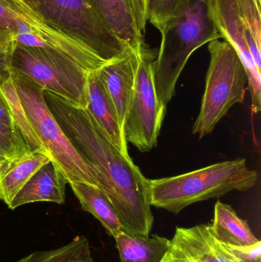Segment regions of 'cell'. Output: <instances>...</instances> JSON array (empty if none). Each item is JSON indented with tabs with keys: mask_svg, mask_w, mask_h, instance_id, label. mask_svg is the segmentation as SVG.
Masks as SVG:
<instances>
[{
	"mask_svg": "<svg viewBox=\"0 0 261 262\" xmlns=\"http://www.w3.org/2000/svg\"><path fill=\"white\" fill-rule=\"evenodd\" d=\"M136 57L134 89L123 129L127 142L141 152H149L157 145L167 108L161 105L155 90L154 51L144 41Z\"/></svg>",
	"mask_w": 261,
	"mask_h": 262,
	"instance_id": "cell-9",
	"label": "cell"
},
{
	"mask_svg": "<svg viewBox=\"0 0 261 262\" xmlns=\"http://www.w3.org/2000/svg\"><path fill=\"white\" fill-rule=\"evenodd\" d=\"M112 33L130 50L136 51L144 42L127 0H92Z\"/></svg>",
	"mask_w": 261,
	"mask_h": 262,
	"instance_id": "cell-15",
	"label": "cell"
},
{
	"mask_svg": "<svg viewBox=\"0 0 261 262\" xmlns=\"http://www.w3.org/2000/svg\"><path fill=\"white\" fill-rule=\"evenodd\" d=\"M209 227L215 238L226 246L248 247L260 241L231 206L220 201L215 206L214 219Z\"/></svg>",
	"mask_w": 261,
	"mask_h": 262,
	"instance_id": "cell-16",
	"label": "cell"
},
{
	"mask_svg": "<svg viewBox=\"0 0 261 262\" xmlns=\"http://www.w3.org/2000/svg\"><path fill=\"white\" fill-rule=\"evenodd\" d=\"M114 238L121 262H161L171 246V241L164 237L139 236L123 230Z\"/></svg>",
	"mask_w": 261,
	"mask_h": 262,
	"instance_id": "cell-19",
	"label": "cell"
},
{
	"mask_svg": "<svg viewBox=\"0 0 261 262\" xmlns=\"http://www.w3.org/2000/svg\"><path fill=\"white\" fill-rule=\"evenodd\" d=\"M25 1L49 24L84 43L107 62L130 50L112 33L92 0Z\"/></svg>",
	"mask_w": 261,
	"mask_h": 262,
	"instance_id": "cell-7",
	"label": "cell"
},
{
	"mask_svg": "<svg viewBox=\"0 0 261 262\" xmlns=\"http://www.w3.org/2000/svg\"><path fill=\"white\" fill-rule=\"evenodd\" d=\"M222 38L237 52L246 72L252 112L261 110V2L205 0Z\"/></svg>",
	"mask_w": 261,
	"mask_h": 262,
	"instance_id": "cell-5",
	"label": "cell"
},
{
	"mask_svg": "<svg viewBox=\"0 0 261 262\" xmlns=\"http://www.w3.org/2000/svg\"><path fill=\"white\" fill-rule=\"evenodd\" d=\"M68 183L64 176L49 162L41 168L15 195L8 207L16 209L37 202L63 204L65 201V186Z\"/></svg>",
	"mask_w": 261,
	"mask_h": 262,
	"instance_id": "cell-14",
	"label": "cell"
},
{
	"mask_svg": "<svg viewBox=\"0 0 261 262\" xmlns=\"http://www.w3.org/2000/svg\"><path fill=\"white\" fill-rule=\"evenodd\" d=\"M134 16L138 29L144 32L148 21L147 17V0H127Z\"/></svg>",
	"mask_w": 261,
	"mask_h": 262,
	"instance_id": "cell-27",
	"label": "cell"
},
{
	"mask_svg": "<svg viewBox=\"0 0 261 262\" xmlns=\"http://www.w3.org/2000/svg\"><path fill=\"white\" fill-rule=\"evenodd\" d=\"M208 52L205 92L193 129L200 138L211 134L233 105L244 102L248 84L245 68L229 43L214 40L208 43Z\"/></svg>",
	"mask_w": 261,
	"mask_h": 262,
	"instance_id": "cell-6",
	"label": "cell"
},
{
	"mask_svg": "<svg viewBox=\"0 0 261 262\" xmlns=\"http://www.w3.org/2000/svg\"><path fill=\"white\" fill-rule=\"evenodd\" d=\"M136 64V51L129 50L122 56L106 63L98 69L122 127L133 96Z\"/></svg>",
	"mask_w": 261,
	"mask_h": 262,
	"instance_id": "cell-12",
	"label": "cell"
},
{
	"mask_svg": "<svg viewBox=\"0 0 261 262\" xmlns=\"http://www.w3.org/2000/svg\"><path fill=\"white\" fill-rule=\"evenodd\" d=\"M10 2L16 15L17 45L64 57L88 72L98 70L107 63L84 43L47 23L25 0Z\"/></svg>",
	"mask_w": 261,
	"mask_h": 262,
	"instance_id": "cell-10",
	"label": "cell"
},
{
	"mask_svg": "<svg viewBox=\"0 0 261 262\" xmlns=\"http://www.w3.org/2000/svg\"><path fill=\"white\" fill-rule=\"evenodd\" d=\"M52 161L40 151H29L12 159L7 170L0 177V200L7 206L26 183L44 165Z\"/></svg>",
	"mask_w": 261,
	"mask_h": 262,
	"instance_id": "cell-17",
	"label": "cell"
},
{
	"mask_svg": "<svg viewBox=\"0 0 261 262\" xmlns=\"http://www.w3.org/2000/svg\"><path fill=\"white\" fill-rule=\"evenodd\" d=\"M15 89L0 83V122L18 127L15 108Z\"/></svg>",
	"mask_w": 261,
	"mask_h": 262,
	"instance_id": "cell-24",
	"label": "cell"
},
{
	"mask_svg": "<svg viewBox=\"0 0 261 262\" xmlns=\"http://www.w3.org/2000/svg\"><path fill=\"white\" fill-rule=\"evenodd\" d=\"M16 46L15 34L0 26V83L11 75V63Z\"/></svg>",
	"mask_w": 261,
	"mask_h": 262,
	"instance_id": "cell-23",
	"label": "cell"
},
{
	"mask_svg": "<svg viewBox=\"0 0 261 262\" xmlns=\"http://www.w3.org/2000/svg\"><path fill=\"white\" fill-rule=\"evenodd\" d=\"M257 180V172L248 168L245 159L222 162L176 177L149 180V203L178 214L198 202L233 190L245 192Z\"/></svg>",
	"mask_w": 261,
	"mask_h": 262,
	"instance_id": "cell-2",
	"label": "cell"
},
{
	"mask_svg": "<svg viewBox=\"0 0 261 262\" xmlns=\"http://www.w3.org/2000/svg\"><path fill=\"white\" fill-rule=\"evenodd\" d=\"M69 184L82 209L99 220L109 235L114 238L123 230L114 206L101 188L83 182H72Z\"/></svg>",
	"mask_w": 261,
	"mask_h": 262,
	"instance_id": "cell-18",
	"label": "cell"
},
{
	"mask_svg": "<svg viewBox=\"0 0 261 262\" xmlns=\"http://www.w3.org/2000/svg\"><path fill=\"white\" fill-rule=\"evenodd\" d=\"M160 34L153 80L158 100L167 108L193 52L207 43L221 39L222 36L210 17L205 0H195L171 20Z\"/></svg>",
	"mask_w": 261,
	"mask_h": 262,
	"instance_id": "cell-3",
	"label": "cell"
},
{
	"mask_svg": "<svg viewBox=\"0 0 261 262\" xmlns=\"http://www.w3.org/2000/svg\"><path fill=\"white\" fill-rule=\"evenodd\" d=\"M259 2H261V0H258Z\"/></svg>",
	"mask_w": 261,
	"mask_h": 262,
	"instance_id": "cell-30",
	"label": "cell"
},
{
	"mask_svg": "<svg viewBox=\"0 0 261 262\" xmlns=\"http://www.w3.org/2000/svg\"><path fill=\"white\" fill-rule=\"evenodd\" d=\"M14 157H4V156H0V177L7 170Z\"/></svg>",
	"mask_w": 261,
	"mask_h": 262,
	"instance_id": "cell-28",
	"label": "cell"
},
{
	"mask_svg": "<svg viewBox=\"0 0 261 262\" xmlns=\"http://www.w3.org/2000/svg\"><path fill=\"white\" fill-rule=\"evenodd\" d=\"M161 262H180L177 261V260L175 259L173 256H172L171 254L170 253V252H168L167 255H165V258L162 259V261Z\"/></svg>",
	"mask_w": 261,
	"mask_h": 262,
	"instance_id": "cell-29",
	"label": "cell"
},
{
	"mask_svg": "<svg viewBox=\"0 0 261 262\" xmlns=\"http://www.w3.org/2000/svg\"><path fill=\"white\" fill-rule=\"evenodd\" d=\"M195 0H147L148 21L162 32L169 23Z\"/></svg>",
	"mask_w": 261,
	"mask_h": 262,
	"instance_id": "cell-21",
	"label": "cell"
},
{
	"mask_svg": "<svg viewBox=\"0 0 261 262\" xmlns=\"http://www.w3.org/2000/svg\"><path fill=\"white\" fill-rule=\"evenodd\" d=\"M11 70L24 75L44 92L81 108H87L89 72L72 60L36 48L17 45Z\"/></svg>",
	"mask_w": 261,
	"mask_h": 262,
	"instance_id": "cell-8",
	"label": "cell"
},
{
	"mask_svg": "<svg viewBox=\"0 0 261 262\" xmlns=\"http://www.w3.org/2000/svg\"><path fill=\"white\" fill-rule=\"evenodd\" d=\"M29 151L30 147L18 127L0 122V156L18 157Z\"/></svg>",
	"mask_w": 261,
	"mask_h": 262,
	"instance_id": "cell-22",
	"label": "cell"
},
{
	"mask_svg": "<svg viewBox=\"0 0 261 262\" xmlns=\"http://www.w3.org/2000/svg\"><path fill=\"white\" fill-rule=\"evenodd\" d=\"M170 241V253L180 262H234L211 233L209 225L177 227Z\"/></svg>",
	"mask_w": 261,
	"mask_h": 262,
	"instance_id": "cell-11",
	"label": "cell"
},
{
	"mask_svg": "<svg viewBox=\"0 0 261 262\" xmlns=\"http://www.w3.org/2000/svg\"><path fill=\"white\" fill-rule=\"evenodd\" d=\"M0 26L13 32L16 31V15L10 0H0Z\"/></svg>",
	"mask_w": 261,
	"mask_h": 262,
	"instance_id": "cell-26",
	"label": "cell"
},
{
	"mask_svg": "<svg viewBox=\"0 0 261 262\" xmlns=\"http://www.w3.org/2000/svg\"><path fill=\"white\" fill-rule=\"evenodd\" d=\"M16 262H94L88 239L78 235L58 249L35 252Z\"/></svg>",
	"mask_w": 261,
	"mask_h": 262,
	"instance_id": "cell-20",
	"label": "cell"
},
{
	"mask_svg": "<svg viewBox=\"0 0 261 262\" xmlns=\"http://www.w3.org/2000/svg\"><path fill=\"white\" fill-rule=\"evenodd\" d=\"M11 77L26 119L55 167L68 183L83 182L99 187L98 173L61 129L48 106L43 89L18 72L11 70Z\"/></svg>",
	"mask_w": 261,
	"mask_h": 262,
	"instance_id": "cell-4",
	"label": "cell"
},
{
	"mask_svg": "<svg viewBox=\"0 0 261 262\" xmlns=\"http://www.w3.org/2000/svg\"><path fill=\"white\" fill-rule=\"evenodd\" d=\"M52 115L78 152L98 173L99 187L114 206L123 230L149 236L153 215L149 203V180L130 157L121 154L87 108L44 92Z\"/></svg>",
	"mask_w": 261,
	"mask_h": 262,
	"instance_id": "cell-1",
	"label": "cell"
},
{
	"mask_svg": "<svg viewBox=\"0 0 261 262\" xmlns=\"http://www.w3.org/2000/svg\"><path fill=\"white\" fill-rule=\"evenodd\" d=\"M224 246L234 262H261L260 241L248 247H233L226 245Z\"/></svg>",
	"mask_w": 261,
	"mask_h": 262,
	"instance_id": "cell-25",
	"label": "cell"
},
{
	"mask_svg": "<svg viewBox=\"0 0 261 262\" xmlns=\"http://www.w3.org/2000/svg\"><path fill=\"white\" fill-rule=\"evenodd\" d=\"M87 109L99 124L113 146L126 157H130L128 142L118 118L113 103L110 101L98 70L89 72L87 77Z\"/></svg>",
	"mask_w": 261,
	"mask_h": 262,
	"instance_id": "cell-13",
	"label": "cell"
}]
</instances>
